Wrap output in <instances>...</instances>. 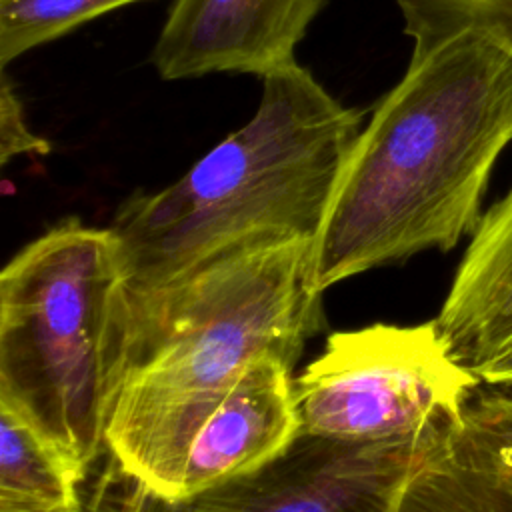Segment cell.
I'll return each instance as SVG.
<instances>
[{
	"instance_id": "6da1fadb",
	"label": "cell",
	"mask_w": 512,
	"mask_h": 512,
	"mask_svg": "<svg viewBox=\"0 0 512 512\" xmlns=\"http://www.w3.org/2000/svg\"><path fill=\"white\" fill-rule=\"evenodd\" d=\"M402 78L362 126L308 258L322 292L476 230L492 168L512 142V56L486 32L404 22Z\"/></svg>"
},
{
	"instance_id": "7a4b0ae2",
	"label": "cell",
	"mask_w": 512,
	"mask_h": 512,
	"mask_svg": "<svg viewBox=\"0 0 512 512\" xmlns=\"http://www.w3.org/2000/svg\"><path fill=\"white\" fill-rule=\"evenodd\" d=\"M362 126L358 108L294 64L262 78L252 118L186 174L120 204L110 230L132 306L134 364L202 270L262 244L316 240Z\"/></svg>"
},
{
	"instance_id": "3957f363",
	"label": "cell",
	"mask_w": 512,
	"mask_h": 512,
	"mask_svg": "<svg viewBox=\"0 0 512 512\" xmlns=\"http://www.w3.org/2000/svg\"><path fill=\"white\" fill-rule=\"evenodd\" d=\"M312 244L292 238L230 254L168 310L106 430L108 454L146 496L174 504L194 436L244 370L264 354L296 364L320 330L322 296L308 288Z\"/></svg>"
},
{
	"instance_id": "277c9868",
	"label": "cell",
	"mask_w": 512,
	"mask_h": 512,
	"mask_svg": "<svg viewBox=\"0 0 512 512\" xmlns=\"http://www.w3.org/2000/svg\"><path fill=\"white\" fill-rule=\"evenodd\" d=\"M134 364V318L110 228L66 220L0 274V406L82 476Z\"/></svg>"
},
{
	"instance_id": "5b68a950",
	"label": "cell",
	"mask_w": 512,
	"mask_h": 512,
	"mask_svg": "<svg viewBox=\"0 0 512 512\" xmlns=\"http://www.w3.org/2000/svg\"><path fill=\"white\" fill-rule=\"evenodd\" d=\"M478 382L434 320L372 324L330 334L294 380V396L302 432L380 442L452 434Z\"/></svg>"
},
{
	"instance_id": "8992f818",
	"label": "cell",
	"mask_w": 512,
	"mask_h": 512,
	"mask_svg": "<svg viewBox=\"0 0 512 512\" xmlns=\"http://www.w3.org/2000/svg\"><path fill=\"white\" fill-rule=\"evenodd\" d=\"M448 436L342 440L298 430L266 464L186 496L170 512H394L408 476Z\"/></svg>"
},
{
	"instance_id": "52a82bcc",
	"label": "cell",
	"mask_w": 512,
	"mask_h": 512,
	"mask_svg": "<svg viewBox=\"0 0 512 512\" xmlns=\"http://www.w3.org/2000/svg\"><path fill=\"white\" fill-rule=\"evenodd\" d=\"M326 0H174L152 48L162 80L214 72L260 80L296 62V46Z\"/></svg>"
},
{
	"instance_id": "ba28073f",
	"label": "cell",
	"mask_w": 512,
	"mask_h": 512,
	"mask_svg": "<svg viewBox=\"0 0 512 512\" xmlns=\"http://www.w3.org/2000/svg\"><path fill=\"white\" fill-rule=\"evenodd\" d=\"M292 368L264 354L244 370L194 436L178 500L250 472L290 444L300 430Z\"/></svg>"
},
{
	"instance_id": "9c48e42d",
	"label": "cell",
	"mask_w": 512,
	"mask_h": 512,
	"mask_svg": "<svg viewBox=\"0 0 512 512\" xmlns=\"http://www.w3.org/2000/svg\"><path fill=\"white\" fill-rule=\"evenodd\" d=\"M434 324L474 376L512 340V188L480 218Z\"/></svg>"
},
{
	"instance_id": "30bf717a",
	"label": "cell",
	"mask_w": 512,
	"mask_h": 512,
	"mask_svg": "<svg viewBox=\"0 0 512 512\" xmlns=\"http://www.w3.org/2000/svg\"><path fill=\"white\" fill-rule=\"evenodd\" d=\"M82 480L32 426L0 406V512H80Z\"/></svg>"
},
{
	"instance_id": "8fae6325",
	"label": "cell",
	"mask_w": 512,
	"mask_h": 512,
	"mask_svg": "<svg viewBox=\"0 0 512 512\" xmlns=\"http://www.w3.org/2000/svg\"><path fill=\"white\" fill-rule=\"evenodd\" d=\"M448 442L408 476L394 512H512V480L460 460Z\"/></svg>"
},
{
	"instance_id": "7c38bea8",
	"label": "cell",
	"mask_w": 512,
	"mask_h": 512,
	"mask_svg": "<svg viewBox=\"0 0 512 512\" xmlns=\"http://www.w3.org/2000/svg\"><path fill=\"white\" fill-rule=\"evenodd\" d=\"M142 0H0L2 70L28 50L52 42L110 10Z\"/></svg>"
},
{
	"instance_id": "4fadbf2b",
	"label": "cell",
	"mask_w": 512,
	"mask_h": 512,
	"mask_svg": "<svg viewBox=\"0 0 512 512\" xmlns=\"http://www.w3.org/2000/svg\"><path fill=\"white\" fill-rule=\"evenodd\" d=\"M448 446L460 460L512 480V396L470 398Z\"/></svg>"
},
{
	"instance_id": "5bb4252c",
	"label": "cell",
	"mask_w": 512,
	"mask_h": 512,
	"mask_svg": "<svg viewBox=\"0 0 512 512\" xmlns=\"http://www.w3.org/2000/svg\"><path fill=\"white\" fill-rule=\"evenodd\" d=\"M404 22L438 28L472 26L512 56V0H396Z\"/></svg>"
},
{
	"instance_id": "9a60e30c",
	"label": "cell",
	"mask_w": 512,
	"mask_h": 512,
	"mask_svg": "<svg viewBox=\"0 0 512 512\" xmlns=\"http://www.w3.org/2000/svg\"><path fill=\"white\" fill-rule=\"evenodd\" d=\"M52 150L50 142L34 134L26 120L22 102L14 90L12 80L6 70H2L0 84V162L8 164L20 154H48Z\"/></svg>"
},
{
	"instance_id": "2e32d148",
	"label": "cell",
	"mask_w": 512,
	"mask_h": 512,
	"mask_svg": "<svg viewBox=\"0 0 512 512\" xmlns=\"http://www.w3.org/2000/svg\"><path fill=\"white\" fill-rule=\"evenodd\" d=\"M476 378L488 384L512 382V340H508L478 372Z\"/></svg>"
}]
</instances>
